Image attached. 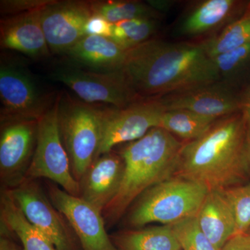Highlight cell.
<instances>
[{
	"label": "cell",
	"mask_w": 250,
	"mask_h": 250,
	"mask_svg": "<svg viewBox=\"0 0 250 250\" xmlns=\"http://www.w3.org/2000/svg\"><path fill=\"white\" fill-rule=\"evenodd\" d=\"M121 72L141 99L160 98L220 80L200 43L150 39L126 51Z\"/></svg>",
	"instance_id": "6da1fadb"
},
{
	"label": "cell",
	"mask_w": 250,
	"mask_h": 250,
	"mask_svg": "<svg viewBox=\"0 0 250 250\" xmlns=\"http://www.w3.org/2000/svg\"><path fill=\"white\" fill-rule=\"evenodd\" d=\"M248 130L243 113L220 118L201 137L184 143L174 176L208 191L237 187L250 169Z\"/></svg>",
	"instance_id": "7a4b0ae2"
},
{
	"label": "cell",
	"mask_w": 250,
	"mask_h": 250,
	"mask_svg": "<svg viewBox=\"0 0 250 250\" xmlns=\"http://www.w3.org/2000/svg\"><path fill=\"white\" fill-rule=\"evenodd\" d=\"M184 143L161 127L126 143L119 154L125 168L116 197L103 210L105 223H116L145 192L174 177Z\"/></svg>",
	"instance_id": "3957f363"
},
{
	"label": "cell",
	"mask_w": 250,
	"mask_h": 250,
	"mask_svg": "<svg viewBox=\"0 0 250 250\" xmlns=\"http://www.w3.org/2000/svg\"><path fill=\"white\" fill-rule=\"evenodd\" d=\"M105 107L72 98L67 93L58 97L61 135L72 174L79 183L98 158Z\"/></svg>",
	"instance_id": "277c9868"
},
{
	"label": "cell",
	"mask_w": 250,
	"mask_h": 250,
	"mask_svg": "<svg viewBox=\"0 0 250 250\" xmlns=\"http://www.w3.org/2000/svg\"><path fill=\"white\" fill-rule=\"evenodd\" d=\"M208 192L200 184L174 176L145 192L130 207L126 223L134 228L168 225L197 216Z\"/></svg>",
	"instance_id": "5b68a950"
},
{
	"label": "cell",
	"mask_w": 250,
	"mask_h": 250,
	"mask_svg": "<svg viewBox=\"0 0 250 250\" xmlns=\"http://www.w3.org/2000/svg\"><path fill=\"white\" fill-rule=\"evenodd\" d=\"M38 178L48 179L70 195L80 197V184L72 174L70 159L61 135L58 98L38 121L35 150L24 179Z\"/></svg>",
	"instance_id": "8992f818"
},
{
	"label": "cell",
	"mask_w": 250,
	"mask_h": 250,
	"mask_svg": "<svg viewBox=\"0 0 250 250\" xmlns=\"http://www.w3.org/2000/svg\"><path fill=\"white\" fill-rule=\"evenodd\" d=\"M1 120L39 121L55 100L42 93L29 72L1 54L0 61Z\"/></svg>",
	"instance_id": "52a82bcc"
},
{
	"label": "cell",
	"mask_w": 250,
	"mask_h": 250,
	"mask_svg": "<svg viewBox=\"0 0 250 250\" xmlns=\"http://www.w3.org/2000/svg\"><path fill=\"white\" fill-rule=\"evenodd\" d=\"M52 78L66 85L82 101L123 108L143 100L126 83L120 71L98 72L80 67H59Z\"/></svg>",
	"instance_id": "ba28073f"
},
{
	"label": "cell",
	"mask_w": 250,
	"mask_h": 250,
	"mask_svg": "<svg viewBox=\"0 0 250 250\" xmlns=\"http://www.w3.org/2000/svg\"><path fill=\"white\" fill-rule=\"evenodd\" d=\"M165 108L158 98L143 99L123 108L106 106L98 156L122 143L137 141L159 127Z\"/></svg>",
	"instance_id": "9c48e42d"
},
{
	"label": "cell",
	"mask_w": 250,
	"mask_h": 250,
	"mask_svg": "<svg viewBox=\"0 0 250 250\" xmlns=\"http://www.w3.org/2000/svg\"><path fill=\"white\" fill-rule=\"evenodd\" d=\"M28 220L57 250H77L71 227L37 184L24 179L9 190Z\"/></svg>",
	"instance_id": "30bf717a"
},
{
	"label": "cell",
	"mask_w": 250,
	"mask_h": 250,
	"mask_svg": "<svg viewBox=\"0 0 250 250\" xmlns=\"http://www.w3.org/2000/svg\"><path fill=\"white\" fill-rule=\"evenodd\" d=\"M49 200L71 227L82 250H117L106 233L103 213L57 186H49Z\"/></svg>",
	"instance_id": "8fae6325"
},
{
	"label": "cell",
	"mask_w": 250,
	"mask_h": 250,
	"mask_svg": "<svg viewBox=\"0 0 250 250\" xmlns=\"http://www.w3.org/2000/svg\"><path fill=\"white\" fill-rule=\"evenodd\" d=\"M93 13L90 1L52 0L41 11V24L51 53L66 54L84 37Z\"/></svg>",
	"instance_id": "7c38bea8"
},
{
	"label": "cell",
	"mask_w": 250,
	"mask_h": 250,
	"mask_svg": "<svg viewBox=\"0 0 250 250\" xmlns=\"http://www.w3.org/2000/svg\"><path fill=\"white\" fill-rule=\"evenodd\" d=\"M38 121L28 119L1 120L0 170L6 184L14 187L25 178L35 150Z\"/></svg>",
	"instance_id": "4fadbf2b"
},
{
	"label": "cell",
	"mask_w": 250,
	"mask_h": 250,
	"mask_svg": "<svg viewBox=\"0 0 250 250\" xmlns=\"http://www.w3.org/2000/svg\"><path fill=\"white\" fill-rule=\"evenodd\" d=\"M166 111L187 110L202 116L221 118L243 109V98L233 85L219 80L158 98Z\"/></svg>",
	"instance_id": "5bb4252c"
},
{
	"label": "cell",
	"mask_w": 250,
	"mask_h": 250,
	"mask_svg": "<svg viewBox=\"0 0 250 250\" xmlns=\"http://www.w3.org/2000/svg\"><path fill=\"white\" fill-rule=\"evenodd\" d=\"M124 168L123 157L113 149L98 156L80 182V197L103 213L118 193Z\"/></svg>",
	"instance_id": "9a60e30c"
},
{
	"label": "cell",
	"mask_w": 250,
	"mask_h": 250,
	"mask_svg": "<svg viewBox=\"0 0 250 250\" xmlns=\"http://www.w3.org/2000/svg\"><path fill=\"white\" fill-rule=\"evenodd\" d=\"M41 11L36 10L1 19V48L17 51L31 58L47 57L51 52L41 24Z\"/></svg>",
	"instance_id": "2e32d148"
},
{
	"label": "cell",
	"mask_w": 250,
	"mask_h": 250,
	"mask_svg": "<svg viewBox=\"0 0 250 250\" xmlns=\"http://www.w3.org/2000/svg\"><path fill=\"white\" fill-rule=\"evenodd\" d=\"M246 5L236 0L202 1L182 18L177 26V34L195 38L223 29L243 14Z\"/></svg>",
	"instance_id": "e0dca14e"
},
{
	"label": "cell",
	"mask_w": 250,
	"mask_h": 250,
	"mask_svg": "<svg viewBox=\"0 0 250 250\" xmlns=\"http://www.w3.org/2000/svg\"><path fill=\"white\" fill-rule=\"evenodd\" d=\"M196 218L202 231L218 250L237 233L234 211L224 190L208 191Z\"/></svg>",
	"instance_id": "ac0fdd59"
},
{
	"label": "cell",
	"mask_w": 250,
	"mask_h": 250,
	"mask_svg": "<svg viewBox=\"0 0 250 250\" xmlns=\"http://www.w3.org/2000/svg\"><path fill=\"white\" fill-rule=\"evenodd\" d=\"M126 52L110 38L86 35L65 54L72 62L88 70L113 72L121 70Z\"/></svg>",
	"instance_id": "d6986e66"
},
{
	"label": "cell",
	"mask_w": 250,
	"mask_h": 250,
	"mask_svg": "<svg viewBox=\"0 0 250 250\" xmlns=\"http://www.w3.org/2000/svg\"><path fill=\"white\" fill-rule=\"evenodd\" d=\"M1 220L6 230L18 237L23 250H57L48 238L29 222L9 190L1 196Z\"/></svg>",
	"instance_id": "ffe728a7"
},
{
	"label": "cell",
	"mask_w": 250,
	"mask_h": 250,
	"mask_svg": "<svg viewBox=\"0 0 250 250\" xmlns=\"http://www.w3.org/2000/svg\"><path fill=\"white\" fill-rule=\"evenodd\" d=\"M117 250H181L170 225L120 231L111 236Z\"/></svg>",
	"instance_id": "44dd1931"
},
{
	"label": "cell",
	"mask_w": 250,
	"mask_h": 250,
	"mask_svg": "<svg viewBox=\"0 0 250 250\" xmlns=\"http://www.w3.org/2000/svg\"><path fill=\"white\" fill-rule=\"evenodd\" d=\"M250 43V2L236 20L201 42L210 58Z\"/></svg>",
	"instance_id": "7402d4cb"
},
{
	"label": "cell",
	"mask_w": 250,
	"mask_h": 250,
	"mask_svg": "<svg viewBox=\"0 0 250 250\" xmlns=\"http://www.w3.org/2000/svg\"><path fill=\"white\" fill-rule=\"evenodd\" d=\"M218 119L187 110H170L164 112L159 127L188 142L201 137Z\"/></svg>",
	"instance_id": "603a6c76"
},
{
	"label": "cell",
	"mask_w": 250,
	"mask_h": 250,
	"mask_svg": "<svg viewBox=\"0 0 250 250\" xmlns=\"http://www.w3.org/2000/svg\"><path fill=\"white\" fill-rule=\"evenodd\" d=\"M94 15L101 16L111 24L128 20H159L161 14L147 3L139 1H90Z\"/></svg>",
	"instance_id": "cb8c5ba5"
},
{
	"label": "cell",
	"mask_w": 250,
	"mask_h": 250,
	"mask_svg": "<svg viewBox=\"0 0 250 250\" xmlns=\"http://www.w3.org/2000/svg\"><path fill=\"white\" fill-rule=\"evenodd\" d=\"M158 26L156 19L139 18L121 21L112 25L111 39L122 49L129 50L152 39Z\"/></svg>",
	"instance_id": "d4e9b609"
},
{
	"label": "cell",
	"mask_w": 250,
	"mask_h": 250,
	"mask_svg": "<svg viewBox=\"0 0 250 250\" xmlns=\"http://www.w3.org/2000/svg\"><path fill=\"white\" fill-rule=\"evenodd\" d=\"M168 225L182 250H218L202 231L196 216Z\"/></svg>",
	"instance_id": "484cf974"
},
{
	"label": "cell",
	"mask_w": 250,
	"mask_h": 250,
	"mask_svg": "<svg viewBox=\"0 0 250 250\" xmlns=\"http://www.w3.org/2000/svg\"><path fill=\"white\" fill-rule=\"evenodd\" d=\"M220 80L233 85L237 75L250 62V43L212 57Z\"/></svg>",
	"instance_id": "4316f807"
},
{
	"label": "cell",
	"mask_w": 250,
	"mask_h": 250,
	"mask_svg": "<svg viewBox=\"0 0 250 250\" xmlns=\"http://www.w3.org/2000/svg\"><path fill=\"white\" fill-rule=\"evenodd\" d=\"M231 203L237 224V233L250 229V182L224 190Z\"/></svg>",
	"instance_id": "83f0119b"
},
{
	"label": "cell",
	"mask_w": 250,
	"mask_h": 250,
	"mask_svg": "<svg viewBox=\"0 0 250 250\" xmlns=\"http://www.w3.org/2000/svg\"><path fill=\"white\" fill-rule=\"evenodd\" d=\"M52 0H1L0 11L6 16H14L41 10Z\"/></svg>",
	"instance_id": "f1b7e54d"
},
{
	"label": "cell",
	"mask_w": 250,
	"mask_h": 250,
	"mask_svg": "<svg viewBox=\"0 0 250 250\" xmlns=\"http://www.w3.org/2000/svg\"><path fill=\"white\" fill-rule=\"evenodd\" d=\"M112 25L113 24L106 21L105 18L93 15L87 21L84 27L85 36H98L111 39Z\"/></svg>",
	"instance_id": "f546056e"
},
{
	"label": "cell",
	"mask_w": 250,
	"mask_h": 250,
	"mask_svg": "<svg viewBox=\"0 0 250 250\" xmlns=\"http://www.w3.org/2000/svg\"><path fill=\"white\" fill-rule=\"evenodd\" d=\"M220 250H250V233H238L226 242Z\"/></svg>",
	"instance_id": "4dcf8cb0"
},
{
	"label": "cell",
	"mask_w": 250,
	"mask_h": 250,
	"mask_svg": "<svg viewBox=\"0 0 250 250\" xmlns=\"http://www.w3.org/2000/svg\"><path fill=\"white\" fill-rule=\"evenodd\" d=\"M149 6H152L153 9H155L156 11L160 13L167 11L170 9L172 5L174 4L172 1H161V0H149L147 1Z\"/></svg>",
	"instance_id": "1f68e13d"
},
{
	"label": "cell",
	"mask_w": 250,
	"mask_h": 250,
	"mask_svg": "<svg viewBox=\"0 0 250 250\" xmlns=\"http://www.w3.org/2000/svg\"><path fill=\"white\" fill-rule=\"evenodd\" d=\"M242 110L243 111V113L246 118L248 129L250 133V85L246 96L243 98V109Z\"/></svg>",
	"instance_id": "d6a6232c"
},
{
	"label": "cell",
	"mask_w": 250,
	"mask_h": 250,
	"mask_svg": "<svg viewBox=\"0 0 250 250\" xmlns=\"http://www.w3.org/2000/svg\"><path fill=\"white\" fill-rule=\"evenodd\" d=\"M0 250H23L21 249L14 241H11L5 234H1L0 238Z\"/></svg>",
	"instance_id": "836d02e7"
},
{
	"label": "cell",
	"mask_w": 250,
	"mask_h": 250,
	"mask_svg": "<svg viewBox=\"0 0 250 250\" xmlns=\"http://www.w3.org/2000/svg\"><path fill=\"white\" fill-rule=\"evenodd\" d=\"M248 157H249L250 165V137L249 141V146H248Z\"/></svg>",
	"instance_id": "e575fe53"
},
{
	"label": "cell",
	"mask_w": 250,
	"mask_h": 250,
	"mask_svg": "<svg viewBox=\"0 0 250 250\" xmlns=\"http://www.w3.org/2000/svg\"><path fill=\"white\" fill-rule=\"evenodd\" d=\"M248 232H250V229L249 230V231H248Z\"/></svg>",
	"instance_id": "d590c367"
},
{
	"label": "cell",
	"mask_w": 250,
	"mask_h": 250,
	"mask_svg": "<svg viewBox=\"0 0 250 250\" xmlns=\"http://www.w3.org/2000/svg\"></svg>",
	"instance_id": "8d00e7d4"
}]
</instances>
